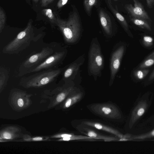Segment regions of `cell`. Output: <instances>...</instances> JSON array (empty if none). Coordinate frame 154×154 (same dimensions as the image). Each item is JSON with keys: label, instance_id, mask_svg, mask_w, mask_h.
I'll list each match as a JSON object with an SVG mask.
<instances>
[{"label": "cell", "instance_id": "obj_1", "mask_svg": "<svg viewBox=\"0 0 154 154\" xmlns=\"http://www.w3.org/2000/svg\"><path fill=\"white\" fill-rule=\"evenodd\" d=\"M56 24L66 43H73L78 40L80 36L82 27L79 15L76 10H73L70 12L67 20L62 19L57 14Z\"/></svg>", "mask_w": 154, "mask_h": 154}, {"label": "cell", "instance_id": "obj_2", "mask_svg": "<svg viewBox=\"0 0 154 154\" xmlns=\"http://www.w3.org/2000/svg\"><path fill=\"white\" fill-rule=\"evenodd\" d=\"M32 23V20L29 19L25 28L4 47L2 50L3 53L17 54L29 46L36 37L35 29Z\"/></svg>", "mask_w": 154, "mask_h": 154}, {"label": "cell", "instance_id": "obj_3", "mask_svg": "<svg viewBox=\"0 0 154 154\" xmlns=\"http://www.w3.org/2000/svg\"><path fill=\"white\" fill-rule=\"evenodd\" d=\"M63 70V68H56L37 72L30 75L21 78L20 83L27 87L45 85L55 79Z\"/></svg>", "mask_w": 154, "mask_h": 154}, {"label": "cell", "instance_id": "obj_4", "mask_svg": "<svg viewBox=\"0 0 154 154\" xmlns=\"http://www.w3.org/2000/svg\"><path fill=\"white\" fill-rule=\"evenodd\" d=\"M54 52L53 48L47 47L43 48L40 52L30 56L20 65L18 69V76H22L31 73L32 70Z\"/></svg>", "mask_w": 154, "mask_h": 154}, {"label": "cell", "instance_id": "obj_5", "mask_svg": "<svg viewBox=\"0 0 154 154\" xmlns=\"http://www.w3.org/2000/svg\"><path fill=\"white\" fill-rule=\"evenodd\" d=\"M104 66V59L99 44L92 42L89 53L88 71L91 75H99Z\"/></svg>", "mask_w": 154, "mask_h": 154}, {"label": "cell", "instance_id": "obj_6", "mask_svg": "<svg viewBox=\"0 0 154 154\" xmlns=\"http://www.w3.org/2000/svg\"><path fill=\"white\" fill-rule=\"evenodd\" d=\"M88 109L97 115L110 119L119 120L122 117L119 109L112 103L93 104L88 106Z\"/></svg>", "mask_w": 154, "mask_h": 154}, {"label": "cell", "instance_id": "obj_7", "mask_svg": "<svg viewBox=\"0 0 154 154\" xmlns=\"http://www.w3.org/2000/svg\"><path fill=\"white\" fill-rule=\"evenodd\" d=\"M66 54V51H64L55 52L48 57L42 63L32 70L31 73L57 68V67L63 61Z\"/></svg>", "mask_w": 154, "mask_h": 154}, {"label": "cell", "instance_id": "obj_8", "mask_svg": "<svg viewBox=\"0 0 154 154\" xmlns=\"http://www.w3.org/2000/svg\"><path fill=\"white\" fill-rule=\"evenodd\" d=\"M124 51V47L121 46L115 50L111 56L110 63V84L112 83L119 69Z\"/></svg>", "mask_w": 154, "mask_h": 154}, {"label": "cell", "instance_id": "obj_9", "mask_svg": "<svg viewBox=\"0 0 154 154\" xmlns=\"http://www.w3.org/2000/svg\"><path fill=\"white\" fill-rule=\"evenodd\" d=\"M134 6L131 4L125 5V8L132 17L146 20H150L142 5L138 0H133Z\"/></svg>", "mask_w": 154, "mask_h": 154}, {"label": "cell", "instance_id": "obj_10", "mask_svg": "<svg viewBox=\"0 0 154 154\" xmlns=\"http://www.w3.org/2000/svg\"><path fill=\"white\" fill-rule=\"evenodd\" d=\"M78 59L74 61L65 69L63 72L62 79L65 83L70 82L77 74L83 61Z\"/></svg>", "mask_w": 154, "mask_h": 154}, {"label": "cell", "instance_id": "obj_11", "mask_svg": "<svg viewBox=\"0 0 154 154\" xmlns=\"http://www.w3.org/2000/svg\"><path fill=\"white\" fill-rule=\"evenodd\" d=\"M77 128L80 133L86 136L97 138L98 140H102L106 142H109L117 140L118 138L117 137L105 136L89 128L86 126L81 124Z\"/></svg>", "mask_w": 154, "mask_h": 154}, {"label": "cell", "instance_id": "obj_12", "mask_svg": "<svg viewBox=\"0 0 154 154\" xmlns=\"http://www.w3.org/2000/svg\"><path fill=\"white\" fill-rule=\"evenodd\" d=\"M81 124L87 126L94 128L103 131L115 136L120 140H122L124 137L116 129L99 123L90 121H83Z\"/></svg>", "mask_w": 154, "mask_h": 154}, {"label": "cell", "instance_id": "obj_13", "mask_svg": "<svg viewBox=\"0 0 154 154\" xmlns=\"http://www.w3.org/2000/svg\"><path fill=\"white\" fill-rule=\"evenodd\" d=\"M99 16L101 25L106 33L111 35L112 33V25L109 17L102 10L99 12Z\"/></svg>", "mask_w": 154, "mask_h": 154}, {"label": "cell", "instance_id": "obj_14", "mask_svg": "<svg viewBox=\"0 0 154 154\" xmlns=\"http://www.w3.org/2000/svg\"><path fill=\"white\" fill-rule=\"evenodd\" d=\"M138 103L133 110L131 114L130 123L132 125L144 114L147 106V103L144 101H142Z\"/></svg>", "mask_w": 154, "mask_h": 154}, {"label": "cell", "instance_id": "obj_15", "mask_svg": "<svg viewBox=\"0 0 154 154\" xmlns=\"http://www.w3.org/2000/svg\"><path fill=\"white\" fill-rule=\"evenodd\" d=\"M83 92L78 89L71 93L64 104V107L68 108L80 101L83 97Z\"/></svg>", "mask_w": 154, "mask_h": 154}, {"label": "cell", "instance_id": "obj_16", "mask_svg": "<svg viewBox=\"0 0 154 154\" xmlns=\"http://www.w3.org/2000/svg\"><path fill=\"white\" fill-rule=\"evenodd\" d=\"M41 14L43 16V19L48 22L52 28L56 26L57 16L53 11L50 8L43 9L41 11Z\"/></svg>", "mask_w": 154, "mask_h": 154}, {"label": "cell", "instance_id": "obj_17", "mask_svg": "<svg viewBox=\"0 0 154 154\" xmlns=\"http://www.w3.org/2000/svg\"><path fill=\"white\" fill-rule=\"evenodd\" d=\"M107 1L108 5L110 10L119 21L125 30L127 31L128 30V25L125 18L116 10L114 8L112 5L111 0Z\"/></svg>", "mask_w": 154, "mask_h": 154}, {"label": "cell", "instance_id": "obj_18", "mask_svg": "<svg viewBox=\"0 0 154 154\" xmlns=\"http://www.w3.org/2000/svg\"><path fill=\"white\" fill-rule=\"evenodd\" d=\"M89 141H96L98 139L97 138L90 137L87 136L77 135L73 134L70 137L62 138L59 140V141H70L73 140H84Z\"/></svg>", "mask_w": 154, "mask_h": 154}, {"label": "cell", "instance_id": "obj_19", "mask_svg": "<svg viewBox=\"0 0 154 154\" xmlns=\"http://www.w3.org/2000/svg\"><path fill=\"white\" fill-rule=\"evenodd\" d=\"M9 72L7 69L1 66L0 68V86L1 88L5 85L9 79Z\"/></svg>", "mask_w": 154, "mask_h": 154}, {"label": "cell", "instance_id": "obj_20", "mask_svg": "<svg viewBox=\"0 0 154 154\" xmlns=\"http://www.w3.org/2000/svg\"><path fill=\"white\" fill-rule=\"evenodd\" d=\"M131 20L135 25L143 29L151 31V29L148 22L144 19L131 17Z\"/></svg>", "mask_w": 154, "mask_h": 154}, {"label": "cell", "instance_id": "obj_21", "mask_svg": "<svg viewBox=\"0 0 154 154\" xmlns=\"http://www.w3.org/2000/svg\"><path fill=\"white\" fill-rule=\"evenodd\" d=\"M154 64V51L152 52L140 64L139 68L144 69L150 67Z\"/></svg>", "mask_w": 154, "mask_h": 154}, {"label": "cell", "instance_id": "obj_22", "mask_svg": "<svg viewBox=\"0 0 154 154\" xmlns=\"http://www.w3.org/2000/svg\"><path fill=\"white\" fill-rule=\"evenodd\" d=\"M6 15L3 8L0 7V33L4 29L6 21Z\"/></svg>", "mask_w": 154, "mask_h": 154}, {"label": "cell", "instance_id": "obj_23", "mask_svg": "<svg viewBox=\"0 0 154 154\" xmlns=\"http://www.w3.org/2000/svg\"><path fill=\"white\" fill-rule=\"evenodd\" d=\"M149 70L143 69L135 71L134 72L135 77L138 79L141 80L144 79L148 74Z\"/></svg>", "mask_w": 154, "mask_h": 154}, {"label": "cell", "instance_id": "obj_24", "mask_svg": "<svg viewBox=\"0 0 154 154\" xmlns=\"http://www.w3.org/2000/svg\"><path fill=\"white\" fill-rule=\"evenodd\" d=\"M97 0H84V6L86 11L88 14L91 12L92 8L95 5Z\"/></svg>", "mask_w": 154, "mask_h": 154}, {"label": "cell", "instance_id": "obj_25", "mask_svg": "<svg viewBox=\"0 0 154 154\" xmlns=\"http://www.w3.org/2000/svg\"><path fill=\"white\" fill-rule=\"evenodd\" d=\"M143 43L145 46L148 47L152 45L153 43V38L148 36H145L143 37Z\"/></svg>", "mask_w": 154, "mask_h": 154}, {"label": "cell", "instance_id": "obj_26", "mask_svg": "<svg viewBox=\"0 0 154 154\" xmlns=\"http://www.w3.org/2000/svg\"><path fill=\"white\" fill-rule=\"evenodd\" d=\"M54 0H41L40 4L41 7H45L53 2Z\"/></svg>", "mask_w": 154, "mask_h": 154}, {"label": "cell", "instance_id": "obj_27", "mask_svg": "<svg viewBox=\"0 0 154 154\" xmlns=\"http://www.w3.org/2000/svg\"><path fill=\"white\" fill-rule=\"evenodd\" d=\"M69 0H59L58 2L57 6L59 9L63 7L68 2Z\"/></svg>", "mask_w": 154, "mask_h": 154}, {"label": "cell", "instance_id": "obj_28", "mask_svg": "<svg viewBox=\"0 0 154 154\" xmlns=\"http://www.w3.org/2000/svg\"><path fill=\"white\" fill-rule=\"evenodd\" d=\"M73 134H63L54 136L52 137L62 138L66 137H70L72 136Z\"/></svg>", "mask_w": 154, "mask_h": 154}, {"label": "cell", "instance_id": "obj_29", "mask_svg": "<svg viewBox=\"0 0 154 154\" xmlns=\"http://www.w3.org/2000/svg\"><path fill=\"white\" fill-rule=\"evenodd\" d=\"M3 138L6 139H10L12 138L11 135L8 132H5L2 135Z\"/></svg>", "mask_w": 154, "mask_h": 154}, {"label": "cell", "instance_id": "obj_30", "mask_svg": "<svg viewBox=\"0 0 154 154\" xmlns=\"http://www.w3.org/2000/svg\"><path fill=\"white\" fill-rule=\"evenodd\" d=\"M154 0H146V4L147 6L149 8H152Z\"/></svg>", "mask_w": 154, "mask_h": 154}, {"label": "cell", "instance_id": "obj_31", "mask_svg": "<svg viewBox=\"0 0 154 154\" xmlns=\"http://www.w3.org/2000/svg\"><path fill=\"white\" fill-rule=\"evenodd\" d=\"M17 103L20 107H22L23 105V101L22 99L20 98L18 100Z\"/></svg>", "mask_w": 154, "mask_h": 154}, {"label": "cell", "instance_id": "obj_32", "mask_svg": "<svg viewBox=\"0 0 154 154\" xmlns=\"http://www.w3.org/2000/svg\"><path fill=\"white\" fill-rule=\"evenodd\" d=\"M153 79H154V69L150 75L149 78L148 80L149 81H150Z\"/></svg>", "mask_w": 154, "mask_h": 154}, {"label": "cell", "instance_id": "obj_33", "mask_svg": "<svg viewBox=\"0 0 154 154\" xmlns=\"http://www.w3.org/2000/svg\"><path fill=\"white\" fill-rule=\"evenodd\" d=\"M32 140L34 141H41L43 139L40 137H36L33 138Z\"/></svg>", "mask_w": 154, "mask_h": 154}, {"label": "cell", "instance_id": "obj_34", "mask_svg": "<svg viewBox=\"0 0 154 154\" xmlns=\"http://www.w3.org/2000/svg\"><path fill=\"white\" fill-rule=\"evenodd\" d=\"M41 0H26V1L28 3H30L31 1H32L33 2H34L35 3H38V2Z\"/></svg>", "mask_w": 154, "mask_h": 154}, {"label": "cell", "instance_id": "obj_35", "mask_svg": "<svg viewBox=\"0 0 154 154\" xmlns=\"http://www.w3.org/2000/svg\"><path fill=\"white\" fill-rule=\"evenodd\" d=\"M150 135L152 136H154V130L151 133Z\"/></svg>", "mask_w": 154, "mask_h": 154}, {"label": "cell", "instance_id": "obj_36", "mask_svg": "<svg viewBox=\"0 0 154 154\" xmlns=\"http://www.w3.org/2000/svg\"><path fill=\"white\" fill-rule=\"evenodd\" d=\"M114 0L116 1H117L118 0Z\"/></svg>", "mask_w": 154, "mask_h": 154}]
</instances>
